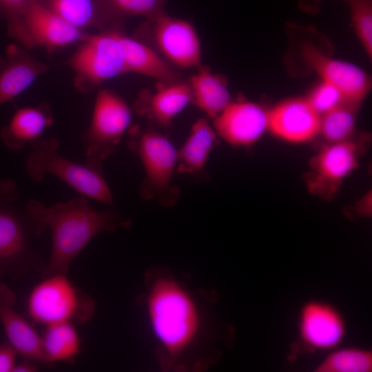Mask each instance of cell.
Instances as JSON below:
<instances>
[{
  "instance_id": "1",
  "label": "cell",
  "mask_w": 372,
  "mask_h": 372,
  "mask_svg": "<svg viewBox=\"0 0 372 372\" xmlns=\"http://www.w3.org/2000/svg\"><path fill=\"white\" fill-rule=\"evenodd\" d=\"M142 303L164 369H203L205 315L197 293L163 270L147 272Z\"/></svg>"
},
{
  "instance_id": "2",
  "label": "cell",
  "mask_w": 372,
  "mask_h": 372,
  "mask_svg": "<svg viewBox=\"0 0 372 372\" xmlns=\"http://www.w3.org/2000/svg\"><path fill=\"white\" fill-rule=\"evenodd\" d=\"M30 204L41 227L44 230L49 227L51 232L50 260L41 270L43 278L67 275L72 260L98 234L131 225L130 220L112 209H94L83 196L48 207L37 200Z\"/></svg>"
},
{
  "instance_id": "3",
  "label": "cell",
  "mask_w": 372,
  "mask_h": 372,
  "mask_svg": "<svg viewBox=\"0 0 372 372\" xmlns=\"http://www.w3.org/2000/svg\"><path fill=\"white\" fill-rule=\"evenodd\" d=\"M17 198L12 183L0 184V268L14 279L41 270V259L32 242L44 231L28 202L23 208L10 203Z\"/></svg>"
},
{
  "instance_id": "4",
  "label": "cell",
  "mask_w": 372,
  "mask_h": 372,
  "mask_svg": "<svg viewBox=\"0 0 372 372\" xmlns=\"http://www.w3.org/2000/svg\"><path fill=\"white\" fill-rule=\"evenodd\" d=\"M128 148L140 159L145 177L139 187L143 199L173 207L180 189L172 183L176 169L177 149L167 136L154 125L129 130Z\"/></svg>"
},
{
  "instance_id": "5",
  "label": "cell",
  "mask_w": 372,
  "mask_h": 372,
  "mask_svg": "<svg viewBox=\"0 0 372 372\" xmlns=\"http://www.w3.org/2000/svg\"><path fill=\"white\" fill-rule=\"evenodd\" d=\"M31 145L32 150L27 158L25 170L33 181L40 183L46 176H54L83 196L109 206L114 205L102 164L87 161L79 163L63 156L57 152L59 142L54 138H40Z\"/></svg>"
},
{
  "instance_id": "6",
  "label": "cell",
  "mask_w": 372,
  "mask_h": 372,
  "mask_svg": "<svg viewBox=\"0 0 372 372\" xmlns=\"http://www.w3.org/2000/svg\"><path fill=\"white\" fill-rule=\"evenodd\" d=\"M27 311L33 321L45 326L61 322L83 324L92 318L94 304L66 274H55L45 277L32 289Z\"/></svg>"
},
{
  "instance_id": "7",
  "label": "cell",
  "mask_w": 372,
  "mask_h": 372,
  "mask_svg": "<svg viewBox=\"0 0 372 372\" xmlns=\"http://www.w3.org/2000/svg\"><path fill=\"white\" fill-rule=\"evenodd\" d=\"M132 120L131 109L119 95L107 89L99 90L90 123L82 135L86 161L102 164L115 152Z\"/></svg>"
},
{
  "instance_id": "8",
  "label": "cell",
  "mask_w": 372,
  "mask_h": 372,
  "mask_svg": "<svg viewBox=\"0 0 372 372\" xmlns=\"http://www.w3.org/2000/svg\"><path fill=\"white\" fill-rule=\"evenodd\" d=\"M118 28L90 34L70 58L75 74L74 85L87 92L103 82L125 74V61L118 40Z\"/></svg>"
},
{
  "instance_id": "9",
  "label": "cell",
  "mask_w": 372,
  "mask_h": 372,
  "mask_svg": "<svg viewBox=\"0 0 372 372\" xmlns=\"http://www.w3.org/2000/svg\"><path fill=\"white\" fill-rule=\"evenodd\" d=\"M8 32L25 48L39 46L50 52L81 43L89 35L70 25L39 0H30L20 20Z\"/></svg>"
},
{
  "instance_id": "10",
  "label": "cell",
  "mask_w": 372,
  "mask_h": 372,
  "mask_svg": "<svg viewBox=\"0 0 372 372\" xmlns=\"http://www.w3.org/2000/svg\"><path fill=\"white\" fill-rule=\"evenodd\" d=\"M298 52L301 62L321 81L336 87L345 103L358 106L369 93L371 79L357 65L329 56L310 41L300 42Z\"/></svg>"
},
{
  "instance_id": "11",
  "label": "cell",
  "mask_w": 372,
  "mask_h": 372,
  "mask_svg": "<svg viewBox=\"0 0 372 372\" xmlns=\"http://www.w3.org/2000/svg\"><path fill=\"white\" fill-rule=\"evenodd\" d=\"M154 42L161 56L173 66L198 68L201 64V45L193 24L165 12L148 20Z\"/></svg>"
},
{
  "instance_id": "12",
  "label": "cell",
  "mask_w": 372,
  "mask_h": 372,
  "mask_svg": "<svg viewBox=\"0 0 372 372\" xmlns=\"http://www.w3.org/2000/svg\"><path fill=\"white\" fill-rule=\"evenodd\" d=\"M360 147L349 139L327 143L311 159L307 185L314 194L331 196L358 166Z\"/></svg>"
},
{
  "instance_id": "13",
  "label": "cell",
  "mask_w": 372,
  "mask_h": 372,
  "mask_svg": "<svg viewBox=\"0 0 372 372\" xmlns=\"http://www.w3.org/2000/svg\"><path fill=\"white\" fill-rule=\"evenodd\" d=\"M218 137L236 147L249 146L268 130V110L242 99L231 101L214 118Z\"/></svg>"
},
{
  "instance_id": "14",
  "label": "cell",
  "mask_w": 372,
  "mask_h": 372,
  "mask_svg": "<svg viewBox=\"0 0 372 372\" xmlns=\"http://www.w3.org/2000/svg\"><path fill=\"white\" fill-rule=\"evenodd\" d=\"M320 118L307 97L289 99L268 110V130L285 141L302 143L320 134Z\"/></svg>"
},
{
  "instance_id": "15",
  "label": "cell",
  "mask_w": 372,
  "mask_h": 372,
  "mask_svg": "<svg viewBox=\"0 0 372 372\" xmlns=\"http://www.w3.org/2000/svg\"><path fill=\"white\" fill-rule=\"evenodd\" d=\"M192 103V94L188 81L159 83L152 92H141L134 103L135 112L148 119L154 127H169L173 119Z\"/></svg>"
},
{
  "instance_id": "16",
  "label": "cell",
  "mask_w": 372,
  "mask_h": 372,
  "mask_svg": "<svg viewBox=\"0 0 372 372\" xmlns=\"http://www.w3.org/2000/svg\"><path fill=\"white\" fill-rule=\"evenodd\" d=\"M17 296L7 285L0 282V322L8 342L24 359L47 366L41 337L30 324L14 309Z\"/></svg>"
},
{
  "instance_id": "17",
  "label": "cell",
  "mask_w": 372,
  "mask_h": 372,
  "mask_svg": "<svg viewBox=\"0 0 372 372\" xmlns=\"http://www.w3.org/2000/svg\"><path fill=\"white\" fill-rule=\"evenodd\" d=\"M48 69L23 48L10 45L0 61V105L25 91Z\"/></svg>"
},
{
  "instance_id": "18",
  "label": "cell",
  "mask_w": 372,
  "mask_h": 372,
  "mask_svg": "<svg viewBox=\"0 0 372 372\" xmlns=\"http://www.w3.org/2000/svg\"><path fill=\"white\" fill-rule=\"evenodd\" d=\"M299 328L309 346L327 349L338 345L344 335V324L339 313L329 304L313 302L302 309Z\"/></svg>"
},
{
  "instance_id": "19",
  "label": "cell",
  "mask_w": 372,
  "mask_h": 372,
  "mask_svg": "<svg viewBox=\"0 0 372 372\" xmlns=\"http://www.w3.org/2000/svg\"><path fill=\"white\" fill-rule=\"evenodd\" d=\"M39 1L70 25L83 31L90 28L103 30L118 28L122 19L112 14L103 0Z\"/></svg>"
},
{
  "instance_id": "20",
  "label": "cell",
  "mask_w": 372,
  "mask_h": 372,
  "mask_svg": "<svg viewBox=\"0 0 372 372\" xmlns=\"http://www.w3.org/2000/svg\"><path fill=\"white\" fill-rule=\"evenodd\" d=\"M118 37L123 52L126 73L145 76L159 83L180 80V73L174 66L146 43L119 30Z\"/></svg>"
},
{
  "instance_id": "21",
  "label": "cell",
  "mask_w": 372,
  "mask_h": 372,
  "mask_svg": "<svg viewBox=\"0 0 372 372\" xmlns=\"http://www.w3.org/2000/svg\"><path fill=\"white\" fill-rule=\"evenodd\" d=\"M52 122V112L45 103L22 107L15 112L9 123L2 129L1 137L8 147L19 149L40 138Z\"/></svg>"
},
{
  "instance_id": "22",
  "label": "cell",
  "mask_w": 372,
  "mask_h": 372,
  "mask_svg": "<svg viewBox=\"0 0 372 372\" xmlns=\"http://www.w3.org/2000/svg\"><path fill=\"white\" fill-rule=\"evenodd\" d=\"M218 138L207 117L196 120L185 143L177 149L176 172L194 174L203 169L209 154L218 144Z\"/></svg>"
},
{
  "instance_id": "23",
  "label": "cell",
  "mask_w": 372,
  "mask_h": 372,
  "mask_svg": "<svg viewBox=\"0 0 372 372\" xmlns=\"http://www.w3.org/2000/svg\"><path fill=\"white\" fill-rule=\"evenodd\" d=\"M192 94V104L208 118H214L232 101L224 76L200 65L188 80Z\"/></svg>"
},
{
  "instance_id": "24",
  "label": "cell",
  "mask_w": 372,
  "mask_h": 372,
  "mask_svg": "<svg viewBox=\"0 0 372 372\" xmlns=\"http://www.w3.org/2000/svg\"><path fill=\"white\" fill-rule=\"evenodd\" d=\"M41 342L47 366L56 362L70 361L81 352V340L71 322L46 326Z\"/></svg>"
},
{
  "instance_id": "25",
  "label": "cell",
  "mask_w": 372,
  "mask_h": 372,
  "mask_svg": "<svg viewBox=\"0 0 372 372\" xmlns=\"http://www.w3.org/2000/svg\"><path fill=\"white\" fill-rule=\"evenodd\" d=\"M357 107L344 102L322 114L319 134L328 143L349 140L355 130Z\"/></svg>"
},
{
  "instance_id": "26",
  "label": "cell",
  "mask_w": 372,
  "mask_h": 372,
  "mask_svg": "<svg viewBox=\"0 0 372 372\" xmlns=\"http://www.w3.org/2000/svg\"><path fill=\"white\" fill-rule=\"evenodd\" d=\"M372 369L371 353L349 348L330 354L317 369L320 372H368Z\"/></svg>"
},
{
  "instance_id": "27",
  "label": "cell",
  "mask_w": 372,
  "mask_h": 372,
  "mask_svg": "<svg viewBox=\"0 0 372 372\" xmlns=\"http://www.w3.org/2000/svg\"><path fill=\"white\" fill-rule=\"evenodd\" d=\"M353 30L367 55L372 56V0H344Z\"/></svg>"
},
{
  "instance_id": "28",
  "label": "cell",
  "mask_w": 372,
  "mask_h": 372,
  "mask_svg": "<svg viewBox=\"0 0 372 372\" xmlns=\"http://www.w3.org/2000/svg\"><path fill=\"white\" fill-rule=\"evenodd\" d=\"M110 12L117 17L139 16L153 19L165 11L167 0H103Z\"/></svg>"
},
{
  "instance_id": "29",
  "label": "cell",
  "mask_w": 372,
  "mask_h": 372,
  "mask_svg": "<svg viewBox=\"0 0 372 372\" xmlns=\"http://www.w3.org/2000/svg\"><path fill=\"white\" fill-rule=\"evenodd\" d=\"M307 98L320 115L345 102L336 87L321 81Z\"/></svg>"
},
{
  "instance_id": "30",
  "label": "cell",
  "mask_w": 372,
  "mask_h": 372,
  "mask_svg": "<svg viewBox=\"0 0 372 372\" xmlns=\"http://www.w3.org/2000/svg\"><path fill=\"white\" fill-rule=\"evenodd\" d=\"M30 0H0V17L6 19L8 28L21 19Z\"/></svg>"
},
{
  "instance_id": "31",
  "label": "cell",
  "mask_w": 372,
  "mask_h": 372,
  "mask_svg": "<svg viewBox=\"0 0 372 372\" xmlns=\"http://www.w3.org/2000/svg\"><path fill=\"white\" fill-rule=\"evenodd\" d=\"M18 352L8 342L0 344V372H12Z\"/></svg>"
},
{
  "instance_id": "32",
  "label": "cell",
  "mask_w": 372,
  "mask_h": 372,
  "mask_svg": "<svg viewBox=\"0 0 372 372\" xmlns=\"http://www.w3.org/2000/svg\"><path fill=\"white\" fill-rule=\"evenodd\" d=\"M39 367L35 364V362L24 359L19 364H16L12 372H35L37 371Z\"/></svg>"
},
{
  "instance_id": "33",
  "label": "cell",
  "mask_w": 372,
  "mask_h": 372,
  "mask_svg": "<svg viewBox=\"0 0 372 372\" xmlns=\"http://www.w3.org/2000/svg\"><path fill=\"white\" fill-rule=\"evenodd\" d=\"M324 0H300V8L309 13L316 12Z\"/></svg>"
},
{
  "instance_id": "34",
  "label": "cell",
  "mask_w": 372,
  "mask_h": 372,
  "mask_svg": "<svg viewBox=\"0 0 372 372\" xmlns=\"http://www.w3.org/2000/svg\"><path fill=\"white\" fill-rule=\"evenodd\" d=\"M3 274H4V273H3V271H2L1 269L0 268V282H1V277H2V276H3Z\"/></svg>"
}]
</instances>
